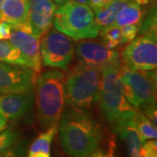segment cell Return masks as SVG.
Wrapping results in <instances>:
<instances>
[{"label": "cell", "instance_id": "obj_11", "mask_svg": "<svg viewBox=\"0 0 157 157\" xmlns=\"http://www.w3.org/2000/svg\"><path fill=\"white\" fill-rule=\"evenodd\" d=\"M11 30L9 42L22 53L34 73H39L42 68L39 38L26 32L15 29Z\"/></svg>", "mask_w": 157, "mask_h": 157}, {"label": "cell", "instance_id": "obj_4", "mask_svg": "<svg viewBox=\"0 0 157 157\" xmlns=\"http://www.w3.org/2000/svg\"><path fill=\"white\" fill-rule=\"evenodd\" d=\"M101 80V70L78 61L69 69L65 78L67 105L88 110L98 101Z\"/></svg>", "mask_w": 157, "mask_h": 157}, {"label": "cell", "instance_id": "obj_7", "mask_svg": "<svg viewBox=\"0 0 157 157\" xmlns=\"http://www.w3.org/2000/svg\"><path fill=\"white\" fill-rule=\"evenodd\" d=\"M40 44V54L45 67L67 70L75 54L73 39L57 30H48Z\"/></svg>", "mask_w": 157, "mask_h": 157}, {"label": "cell", "instance_id": "obj_36", "mask_svg": "<svg viewBox=\"0 0 157 157\" xmlns=\"http://www.w3.org/2000/svg\"><path fill=\"white\" fill-rule=\"evenodd\" d=\"M152 2H155H155H156V0H151Z\"/></svg>", "mask_w": 157, "mask_h": 157}, {"label": "cell", "instance_id": "obj_17", "mask_svg": "<svg viewBox=\"0 0 157 157\" xmlns=\"http://www.w3.org/2000/svg\"><path fill=\"white\" fill-rule=\"evenodd\" d=\"M0 61L31 69L29 62L22 53L7 40H0Z\"/></svg>", "mask_w": 157, "mask_h": 157}, {"label": "cell", "instance_id": "obj_14", "mask_svg": "<svg viewBox=\"0 0 157 157\" xmlns=\"http://www.w3.org/2000/svg\"><path fill=\"white\" fill-rule=\"evenodd\" d=\"M33 91L0 95V113L6 120H17L28 113L33 107Z\"/></svg>", "mask_w": 157, "mask_h": 157}, {"label": "cell", "instance_id": "obj_29", "mask_svg": "<svg viewBox=\"0 0 157 157\" xmlns=\"http://www.w3.org/2000/svg\"><path fill=\"white\" fill-rule=\"evenodd\" d=\"M11 32V26L9 23L0 20V40L9 39Z\"/></svg>", "mask_w": 157, "mask_h": 157}, {"label": "cell", "instance_id": "obj_15", "mask_svg": "<svg viewBox=\"0 0 157 157\" xmlns=\"http://www.w3.org/2000/svg\"><path fill=\"white\" fill-rule=\"evenodd\" d=\"M116 140L121 143V155L115 157H140L142 141L134 126L133 119L111 128Z\"/></svg>", "mask_w": 157, "mask_h": 157}, {"label": "cell", "instance_id": "obj_28", "mask_svg": "<svg viewBox=\"0 0 157 157\" xmlns=\"http://www.w3.org/2000/svg\"><path fill=\"white\" fill-rule=\"evenodd\" d=\"M139 111L142 113L146 116L154 126L156 127L157 124V111H156V102L155 103H150L146 106L140 108Z\"/></svg>", "mask_w": 157, "mask_h": 157}, {"label": "cell", "instance_id": "obj_10", "mask_svg": "<svg viewBox=\"0 0 157 157\" xmlns=\"http://www.w3.org/2000/svg\"><path fill=\"white\" fill-rule=\"evenodd\" d=\"M34 72L27 67L0 61V94L24 93L33 91Z\"/></svg>", "mask_w": 157, "mask_h": 157}, {"label": "cell", "instance_id": "obj_31", "mask_svg": "<svg viewBox=\"0 0 157 157\" xmlns=\"http://www.w3.org/2000/svg\"><path fill=\"white\" fill-rule=\"evenodd\" d=\"M6 124H7V120L0 113V131H3L4 129H6Z\"/></svg>", "mask_w": 157, "mask_h": 157}, {"label": "cell", "instance_id": "obj_32", "mask_svg": "<svg viewBox=\"0 0 157 157\" xmlns=\"http://www.w3.org/2000/svg\"><path fill=\"white\" fill-rule=\"evenodd\" d=\"M26 157H51V155L50 154L44 153V152H37V153H34L33 155H27Z\"/></svg>", "mask_w": 157, "mask_h": 157}, {"label": "cell", "instance_id": "obj_24", "mask_svg": "<svg viewBox=\"0 0 157 157\" xmlns=\"http://www.w3.org/2000/svg\"><path fill=\"white\" fill-rule=\"evenodd\" d=\"M27 143L25 140H17L12 146L7 149L0 157H26Z\"/></svg>", "mask_w": 157, "mask_h": 157}, {"label": "cell", "instance_id": "obj_18", "mask_svg": "<svg viewBox=\"0 0 157 157\" xmlns=\"http://www.w3.org/2000/svg\"><path fill=\"white\" fill-rule=\"evenodd\" d=\"M124 3L125 2L114 0L108 6L94 11V19L99 28H102L114 24L118 11L121 9V7L123 6Z\"/></svg>", "mask_w": 157, "mask_h": 157}, {"label": "cell", "instance_id": "obj_37", "mask_svg": "<svg viewBox=\"0 0 157 157\" xmlns=\"http://www.w3.org/2000/svg\"><path fill=\"white\" fill-rule=\"evenodd\" d=\"M2 2H3V0H0V5L2 4Z\"/></svg>", "mask_w": 157, "mask_h": 157}, {"label": "cell", "instance_id": "obj_20", "mask_svg": "<svg viewBox=\"0 0 157 157\" xmlns=\"http://www.w3.org/2000/svg\"><path fill=\"white\" fill-rule=\"evenodd\" d=\"M133 123L140 135L142 143L147 140L156 139V127L154 126L151 121L140 111H136L133 117Z\"/></svg>", "mask_w": 157, "mask_h": 157}, {"label": "cell", "instance_id": "obj_2", "mask_svg": "<svg viewBox=\"0 0 157 157\" xmlns=\"http://www.w3.org/2000/svg\"><path fill=\"white\" fill-rule=\"evenodd\" d=\"M66 75L55 69L47 70L34 82L37 116L42 128L58 127L66 106Z\"/></svg>", "mask_w": 157, "mask_h": 157}, {"label": "cell", "instance_id": "obj_13", "mask_svg": "<svg viewBox=\"0 0 157 157\" xmlns=\"http://www.w3.org/2000/svg\"><path fill=\"white\" fill-rule=\"evenodd\" d=\"M0 20L9 23L11 29L33 34L29 22L28 0H3L0 5Z\"/></svg>", "mask_w": 157, "mask_h": 157}, {"label": "cell", "instance_id": "obj_33", "mask_svg": "<svg viewBox=\"0 0 157 157\" xmlns=\"http://www.w3.org/2000/svg\"><path fill=\"white\" fill-rule=\"evenodd\" d=\"M56 5L58 6H62V5H64V4H66V3H67L68 1H70V0H52Z\"/></svg>", "mask_w": 157, "mask_h": 157}, {"label": "cell", "instance_id": "obj_6", "mask_svg": "<svg viewBox=\"0 0 157 157\" xmlns=\"http://www.w3.org/2000/svg\"><path fill=\"white\" fill-rule=\"evenodd\" d=\"M124 95L136 110L156 102L155 70H134L121 66L119 69Z\"/></svg>", "mask_w": 157, "mask_h": 157}, {"label": "cell", "instance_id": "obj_34", "mask_svg": "<svg viewBox=\"0 0 157 157\" xmlns=\"http://www.w3.org/2000/svg\"><path fill=\"white\" fill-rule=\"evenodd\" d=\"M76 2L80 3V4H84V5H88L89 6V0H75Z\"/></svg>", "mask_w": 157, "mask_h": 157}, {"label": "cell", "instance_id": "obj_9", "mask_svg": "<svg viewBox=\"0 0 157 157\" xmlns=\"http://www.w3.org/2000/svg\"><path fill=\"white\" fill-rule=\"evenodd\" d=\"M75 52L78 61L99 70L108 67L120 69L122 66L117 51L108 48L104 43L99 41L78 40L75 47Z\"/></svg>", "mask_w": 157, "mask_h": 157}, {"label": "cell", "instance_id": "obj_19", "mask_svg": "<svg viewBox=\"0 0 157 157\" xmlns=\"http://www.w3.org/2000/svg\"><path fill=\"white\" fill-rule=\"evenodd\" d=\"M58 131V127H50L40 133L38 137L34 140L27 150V155H33L37 152H44L50 154L51 145L53 138ZM26 155V156H27Z\"/></svg>", "mask_w": 157, "mask_h": 157}, {"label": "cell", "instance_id": "obj_16", "mask_svg": "<svg viewBox=\"0 0 157 157\" xmlns=\"http://www.w3.org/2000/svg\"><path fill=\"white\" fill-rule=\"evenodd\" d=\"M144 17V11L142 6L134 0L125 2L123 6L118 11L114 25L122 27L127 25H137L140 26L141 20Z\"/></svg>", "mask_w": 157, "mask_h": 157}, {"label": "cell", "instance_id": "obj_35", "mask_svg": "<svg viewBox=\"0 0 157 157\" xmlns=\"http://www.w3.org/2000/svg\"><path fill=\"white\" fill-rule=\"evenodd\" d=\"M117 1H120V2H128V1H131V0H117Z\"/></svg>", "mask_w": 157, "mask_h": 157}, {"label": "cell", "instance_id": "obj_25", "mask_svg": "<svg viewBox=\"0 0 157 157\" xmlns=\"http://www.w3.org/2000/svg\"><path fill=\"white\" fill-rule=\"evenodd\" d=\"M139 32V26L137 25H127L121 27V44H128L136 38Z\"/></svg>", "mask_w": 157, "mask_h": 157}, {"label": "cell", "instance_id": "obj_3", "mask_svg": "<svg viewBox=\"0 0 157 157\" xmlns=\"http://www.w3.org/2000/svg\"><path fill=\"white\" fill-rule=\"evenodd\" d=\"M101 80L98 101L102 115L111 128L132 120L136 110L124 95L119 69L113 67L101 70Z\"/></svg>", "mask_w": 157, "mask_h": 157}, {"label": "cell", "instance_id": "obj_12", "mask_svg": "<svg viewBox=\"0 0 157 157\" xmlns=\"http://www.w3.org/2000/svg\"><path fill=\"white\" fill-rule=\"evenodd\" d=\"M56 9L52 0H28L29 22L35 36L40 38L50 30Z\"/></svg>", "mask_w": 157, "mask_h": 157}, {"label": "cell", "instance_id": "obj_22", "mask_svg": "<svg viewBox=\"0 0 157 157\" xmlns=\"http://www.w3.org/2000/svg\"><path fill=\"white\" fill-rule=\"evenodd\" d=\"M18 132L13 128L4 129L0 133V155L9 149L18 140Z\"/></svg>", "mask_w": 157, "mask_h": 157}, {"label": "cell", "instance_id": "obj_8", "mask_svg": "<svg viewBox=\"0 0 157 157\" xmlns=\"http://www.w3.org/2000/svg\"><path fill=\"white\" fill-rule=\"evenodd\" d=\"M128 44L121 52V59L123 66L134 70H156V36L140 35Z\"/></svg>", "mask_w": 157, "mask_h": 157}, {"label": "cell", "instance_id": "obj_26", "mask_svg": "<svg viewBox=\"0 0 157 157\" xmlns=\"http://www.w3.org/2000/svg\"><path fill=\"white\" fill-rule=\"evenodd\" d=\"M87 157H115V136L110 137L108 146L106 148H97Z\"/></svg>", "mask_w": 157, "mask_h": 157}, {"label": "cell", "instance_id": "obj_21", "mask_svg": "<svg viewBox=\"0 0 157 157\" xmlns=\"http://www.w3.org/2000/svg\"><path fill=\"white\" fill-rule=\"evenodd\" d=\"M99 34L101 35V39L105 45L110 49H113L121 44V27H119L114 24L100 28Z\"/></svg>", "mask_w": 157, "mask_h": 157}, {"label": "cell", "instance_id": "obj_23", "mask_svg": "<svg viewBox=\"0 0 157 157\" xmlns=\"http://www.w3.org/2000/svg\"><path fill=\"white\" fill-rule=\"evenodd\" d=\"M140 35L150 34L156 36V10H152L147 16L146 19L140 23L139 32Z\"/></svg>", "mask_w": 157, "mask_h": 157}, {"label": "cell", "instance_id": "obj_1", "mask_svg": "<svg viewBox=\"0 0 157 157\" xmlns=\"http://www.w3.org/2000/svg\"><path fill=\"white\" fill-rule=\"evenodd\" d=\"M59 140L69 157H87L101 146L103 131L87 110L68 105L58 125Z\"/></svg>", "mask_w": 157, "mask_h": 157}, {"label": "cell", "instance_id": "obj_30", "mask_svg": "<svg viewBox=\"0 0 157 157\" xmlns=\"http://www.w3.org/2000/svg\"><path fill=\"white\" fill-rule=\"evenodd\" d=\"M114 0H89V6L93 11H96L98 9L108 6Z\"/></svg>", "mask_w": 157, "mask_h": 157}, {"label": "cell", "instance_id": "obj_5", "mask_svg": "<svg viewBox=\"0 0 157 157\" xmlns=\"http://www.w3.org/2000/svg\"><path fill=\"white\" fill-rule=\"evenodd\" d=\"M52 25L57 31L75 41L95 39L100 33L92 8L75 0H70L57 8Z\"/></svg>", "mask_w": 157, "mask_h": 157}, {"label": "cell", "instance_id": "obj_27", "mask_svg": "<svg viewBox=\"0 0 157 157\" xmlns=\"http://www.w3.org/2000/svg\"><path fill=\"white\" fill-rule=\"evenodd\" d=\"M140 157H157L156 139L144 141L140 147Z\"/></svg>", "mask_w": 157, "mask_h": 157}]
</instances>
